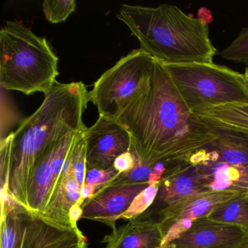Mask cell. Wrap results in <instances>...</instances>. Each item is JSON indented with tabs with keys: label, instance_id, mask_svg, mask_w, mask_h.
<instances>
[{
	"label": "cell",
	"instance_id": "cell-29",
	"mask_svg": "<svg viewBox=\"0 0 248 248\" xmlns=\"http://www.w3.org/2000/svg\"><path fill=\"white\" fill-rule=\"evenodd\" d=\"M244 75H245V78H246L247 82H248V67L245 69V73H244Z\"/></svg>",
	"mask_w": 248,
	"mask_h": 248
},
{
	"label": "cell",
	"instance_id": "cell-3",
	"mask_svg": "<svg viewBox=\"0 0 248 248\" xmlns=\"http://www.w3.org/2000/svg\"><path fill=\"white\" fill-rule=\"evenodd\" d=\"M117 18L139 40L140 50L163 64L213 63L217 54L208 24L176 5L123 4Z\"/></svg>",
	"mask_w": 248,
	"mask_h": 248
},
{
	"label": "cell",
	"instance_id": "cell-27",
	"mask_svg": "<svg viewBox=\"0 0 248 248\" xmlns=\"http://www.w3.org/2000/svg\"><path fill=\"white\" fill-rule=\"evenodd\" d=\"M87 245H88V240L82 232L59 248H87L88 247Z\"/></svg>",
	"mask_w": 248,
	"mask_h": 248
},
{
	"label": "cell",
	"instance_id": "cell-28",
	"mask_svg": "<svg viewBox=\"0 0 248 248\" xmlns=\"http://www.w3.org/2000/svg\"><path fill=\"white\" fill-rule=\"evenodd\" d=\"M236 248H248V236Z\"/></svg>",
	"mask_w": 248,
	"mask_h": 248
},
{
	"label": "cell",
	"instance_id": "cell-14",
	"mask_svg": "<svg viewBox=\"0 0 248 248\" xmlns=\"http://www.w3.org/2000/svg\"><path fill=\"white\" fill-rule=\"evenodd\" d=\"M216 131V139L193 156L194 164L221 162L248 168V136L226 130Z\"/></svg>",
	"mask_w": 248,
	"mask_h": 248
},
{
	"label": "cell",
	"instance_id": "cell-6",
	"mask_svg": "<svg viewBox=\"0 0 248 248\" xmlns=\"http://www.w3.org/2000/svg\"><path fill=\"white\" fill-rule=\"evenodd\" d=\"M156 60L140 49L132 50L106 71L90 91L99 116L117 121L149 88Z\"/></svg>",
	"mask_w": 248,
	"mask_h": 248
},
{
	"label": "cell",
	"instance_id": "cell-22",
	"mask_svg": "<svg viewBox=\"0 0 248 248\" xmlns=\"http://www.w3.org/2000/svg\"><path fill=\"white\" fill-rule=\"evenodd\" d=\"M225 60L248 65V27L242 29L232 43L220 52Z\"/></svg>",
	"mask_w": 248,
	"mask_h": 248
},
{
	"label": "cell",
	"instance_id": "cell-8",
	"mask_svg": "<svg viewBox=\"0 0 248 248\" xmlns=\"http://www.w3.org/2000/svg\"><path fill=\"white\" fill-rule=\"evenodd\" d=\"M87 169H108L120 155L131 150L130 133L118 122L99 116L84 132Z\"/></svg>",
	"mask_w": 248,
	"mask_h": 248
},
{
	"label": "cell",
	"instance_id": "cell-21",
	"mask_svg": "<svg viewBox=\"0 0 248 248\" xmlns=\"http://www.w3.org/2000/svg\"><path fill=\"white\" fill-rule=\"evenodd\" d=\"M75 0H46L43 10L46 20L52 24H59L66 21L76 10Z\"/></svg>",
	"mask_w": 248,
	"mask_h": 248
},
{
	"label": "cell",
	"instance_id": "cell-18",
	"mask_svg": "<svg viewBox=\"0 0 248 248\" xmlns=\"http://www.w3.org/2000/svg\"><path fill=\"white\" fill-rule=\"evenodd\" d=\"M198 115L213 130L236 132L248 136V104L216 107Z\"/></svg>",
	"mask_w": 248,
	"mask_h": 248
},
{
	"label": "cell",
	"instance_id": "cell-13",
	"mask_svg": "<svg viewBox=\"0 0 248 248\" xmlns=\"http://www.w3.org/2000/svg\"><path fill=\"white\" fill-rule=\"evenodd\" d=\"M163 238L159 222L141 216L120 227L112 228L102 242L105 248H161Z\"/></svg>",
	"mask_w": 248,
	"mask_h": 248
},
{
	"label": "cell",
	"instance_id": "cell-4",
	"mask_svg": "<svg viewBox=\"0 0 248 248\" xmlns=\"http://www.w3.org/2000/svg\"><path fill=\"white\" fill-rule=\"evenodd\" d=\"M59 75V58L46 37L18 21H8L0 31V85L5 91L45 95Z\"/></svg>",
	"mask_w": 248,
	"mask_h": 248
},
{
	"label": "cell",
	"instance_id": "cell-12",
	"mask_svg": "<svg viewBox=\"0 0 248 248\" xmlns=\"http://www.w3.org/2000/svg\"><path fill=\"white\" fill-rule=\"evenodd\" d=\"M81 190L82 188L69 165L68 156L62 175L50 195L48 202L43 213L38 216L53 224L65 229L78 227V225L74 223L71 219V212L78 204L83 205Z\"/></svg>",
	"mask_w": 248,
	"mask_h": 248
},
{
	"label": "cell",
	"instance_id": "cell-20",
	"mask_svg": "<svg viewBox=\"0 0 248 248\" xmlns=\"http://www.w3.org/2000/svg\"><path fill=\"white\" fill-rule=\"evenodd\" d=\"M159 184H156L148 186L134 199L130 207L116 218L115 221L120 219L131 220L144 214L155 202L159 189Z\"/></svg>",
	"mask_w": 248,
	"mask_h": 248
},
{
	"label": "cell",
	"instance_id": "cell-7",
	"mask_svg": "<svg viewBox=\"0 0 248 248\" xmlns=\"http://www.w3.org/2000/svg\"><path fill=\"white\" fill-rule=\"evenodd\" d=\"M167 166L155 202L142 215L151 217L155 213L158 216V222L168 217L190 199L211 191L205 175L197 165L178 162Z\"/></svg>",
	"mask_w": 248,
	"mask_h": 248
},
{
	"label": "cell",
	"instance_id": "cell-10",
	"mask_svg": "<svg viewBox=\"0 0 248 248\" xmlns=\"http://www.w3.org/2000/svg\"><path fill=\"white\" fill-rule=\"evenodd\" d=\"M248 236L237 226L203 217L194 220L167 248H236Z\"/></svg>",
	"mask_w": 248,
	"mask_h": 248
},
{
	"label": "cell",
	"instance_id": "cell-25",
	"mask_svg": "<svg viewBox=\"0 0 248 248\" xmlns=\"http://www.w3.org/2000/svg\"><path fill=\"white\" fill-rule=\"evenodd\" d=\"M119 174L120 172H117L113 166L106 170L96 168L87 169L85 185L93 186L98 191L103 187L109 184Z\"/></svg>",
	"mask_w": 248,
	"mask_h": 248
},
{
	"label": "cell",
	"instance_id": "cell-26",
	"mask_svg": "<svg viewBox=\"0 0 248 248\" xmlns=\"http://www.w3.org/2000/svg\"><path fill=\"white\" fill-rule=\"evenodd\" d=\"M137 159L131 150L120 155L114 161L113 167L120 173L131 170L136 165Z\"/></svg>",
	"mask_w": 248,
	"mask_h": 248
},
{
	"label": "cell",
	"instance_id": "cell-19",
	"mask_svg": "<svg viewBox=\"0 0 248 248\" xmlns=\"http://www.w3.org/2000/svg\"><path fill=\"white\" fill-rule=\"evenodd\" d=\"M207 217L213 221L237 226L248 235V193L238 194L221 203Z\"/></svg>",
	"mask_w": 248,
	"mask_h": 248
},
{
	"label": "cell",
	"instance_id": "cell-11",
	"mask_svg": "<svg viewBox=\"0 0 248 248\" xmlns=\"http://www.w3.org/2000/svg\"><path fill=\"white\" fill-rule=\"evenodd\" d=\"M149 183L104 186L82 205V218L115 227V220L130 207L134 199Z\"/></svg>",
	"mask_w": 248,
	"mask_h": 248
},
{
	"label": "cell",
	"instance_id": "cell-5",
	"mask_svg": "<svg viewBox=\"0 0 248 248\" xmlns=\"http://www.w3.org/2000/svg\"><path fill=\"white\" fill-rule=\"evenodd\" d=\"M164 65L183 99L197 114L223 106L248 104L244 74L214 63Z\"/></svg>",
	"mask_w": 248,
	"mask_h": 248
},
{
	"label": "cell",
	"instance_id": "cell-15",
	"mask_svg": "<svg viewBox=\"0 0 248 248\" xmlns=\"http://www.w3.org/2000/svg\"><path fill=\"white\" fill-rule=\"evenodd\" d=\"M80 233L78 227H60L30 210L21 248H59Z\"/></svg>",
	"mask_w": 248,
	"mask_h": 248
},
{
	"label": "cell",
	"instance_id": "cell-2",
	"mask_svg": "<svg viewBox=\"0 0 248 248\" xmlns=\"http://www.w3.org/2000/svg\"><path fill=\"white\" fill-rule=\"evenodd\" d=\"M89 93L83 82H56L38 109L14 132L7 194L28 210L29 186L39 161L66 135L86 130Z\"/></svg>",
	"mask_w": 248,
	"mask_h": 248
},
{
	"label": "cell",
	"instance_id": "cell-23",
	"mask_svg": "<svg viewBox=\"0 0 248 248\" xmlns=\"http://www.w3.org/2000/svg\"><path fill=\"white\" fill-rule=\"evenodd\" d=\"M14 133L1 139L0 143V184L1 195L7 194L10 173H11V155Z\"/></svg>",
	"mask_w": 248,
	"mask_h": 248
},
{
	"label": "cell",
	"instance_id": "cell-1",
	"mask_svg": "<svg viewBox=\"0 0 248 248\" xmlns=\"http://www.w3.org/2000/svg\"><path fill=\"white\" fill-rule=\"evenodd\" d=\"M117 122L130 133L138 160L149 165L188 162L217 136L216 130L190 109L165 65L157 61L148 89Z\"/></svg>",
	"mask_w": 248,
	"mask_h": 248
},
{
	"label": "cell",
	"instance_id": "cell-16",
	"mask_svg": "<svg viewBox=\"0 0 248 248\" xmlns=\"http://www.w3.org/2000/svg\"><path fill=\"white\" fill-rule=\"evenodd\" d=\"M197 166L205 175L210 191L248 193V168L221 162H205Z\"/></svg>",
	"mask_w": 248,
	"mask_h": 248
},
{
	"label": "cell",
	"instance_id": "cell-9",
	"mask_svg": "<svg viewBox=\"0 0 248 248\" xmlns=\"http://www.w3.org/2000/svg\"><path fill=\"white\" fill-rule=\"evenodd\" d=\"M236 191H210L196 196L160 220L164 238L161 248L168 245L191 227L194 220L207 217L217 205L236 197Z\"/></svg>",
	"mask_w": 248,
	"mask_h": 248
},
{
	"label": "cell",
	"instance_id": "cell-24",
	"mask_svg": "<svg viewBox=\"0 0 248 248\" xmlns=\"http://www.w3.org/2000/svg\"><path fill=\"white\" fill-rule=\"evenodd\" d=\"M153 168L154 165L141 163L137 159L136 166L131 170L119 174L114 180H112L109 184H107L105 186L139 184V183H149V178H150Z\"/></svg>",
	"mask_w": 248,
	"mask_h": 248
},
{
	"label": "cell",
	"instance_id": "cell-17",
	"mask_svg": "<svg viewBox=\"0 0 248 248\" xmlns=\"http://www.w3.org/2000/svg\"><path fill=\"white\" fill-rule=\"evenodd\" d=\"M30 214L9 194L1 196V248H21Z\"/></svg>",
	"mask_w": 248,
	"mask_h": 248
}]
</instances>
